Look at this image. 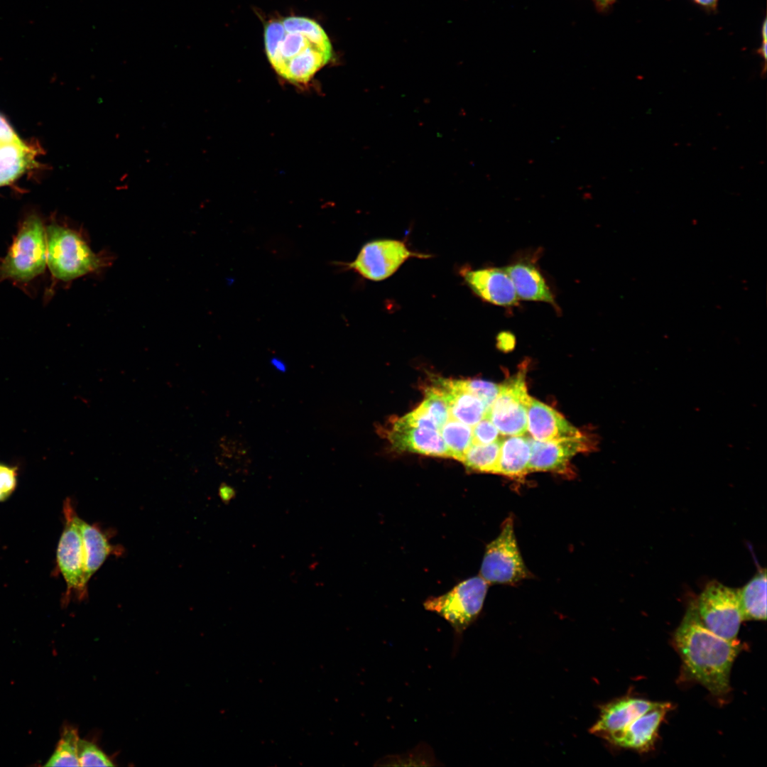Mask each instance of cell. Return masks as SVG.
<instances>
[{
  "instance_id": "obj_7",
  "label": "cell",
  "mask_w": 767,
  "mask_h": 767,
  "mask_svg": "<svg viewBox=\"0 0 767 767\" xmlns=\"http://www.w3.org/2000/svg\"><path fill=\"white\" fill-rule=\"evenodd\" d=\"M695 603L700 619L709 630L725 639L736 640L744 621L736 589L709 582Z\"/></svg>"
},
{
  "instance_id": "obj_20",
  "label": "cell",
  "mask_w": 767,
  "mask_h": 767,
  "mask_svg": "<svg viewBox=\"0 0 767 767\" xmlns=\"http://www.w3.org/2000/svg\"><path fill=\"white\" fill-rule=\"evenodd\" d=\"M85 555V576L88 583L92 575L100 568L107 558L119 552L111 545L108 538L95 525H90L80 518L78 520Z\"/></svg>"
},
{
  "instance_id": "obj_6",
  "label": "cell",
  "mask_w": 767,
  "mask_h": 767,
  "mask_svg": "<svg viewBox=\"0 0 767 767\" xmlns=\"http://www.w3.org/2000/svg\"><path fill=\"white\" fill-rule=\"evenodd\" d=\"M517 544L513 519L509 516L484 554L480 577L488 584H516L530 577Z\"/></svg>"
},
{
  "instance_id": "obj_13",
  "label": "cell",
  "mask_w": 767,
  "mask_h": 767,
  "mask_svg": "<svg viewBox=\"0 0 767 767\" xmlns=\"http://www.w3.org/2000/svg\"><path fill=\"white\" fill-rule=\"evenodd\" d=\"M529 472H562L570 460L578 452L588 449L585 436L550 441H538L530 437Z\"/></svg>"
},
{
  "instance_id": "obj_29",
  "label": "cell",
  "mask_w": 767,
  "mask_h": 767,
  "mask_svg": "<svg viewBox=\"0 0 767 767\" xmlns=\"http://www.w3.org/2000/svg\"><path fill=\"white\" fill-rule=\"evenodd\" d=\"M17 468L0 462V501L8 499L17 485Z\"/></svg>"
},
{
  "instance_id": "obj_23",
  "label": "cell",
  "mask_w": 767,
  "mask_h": 767,
  "mask_svg": "<svg viewBox=\"0 0 767 767\" xmlns=\"http://www.w3.org/2000/svg\"><path fill=\"white\" fill-rule=\"evenodd\" d=\"M502 440L486 445L472 444L462 462L472 471L496 473Z\"/></svg>"
},
{
  "instance_id": "obj_4",
  "label": "cell",
  "mask_w": 767,
  "mask_h": 767,
  "mask_svg": "<svg viewBox=\"0 0 767 767\" xmlns=\"http://www.w3.org/2000/svg\"><path fill=\"white\" fill-rule=\"evenodd\" d=\"M45 234L47 266L56 279L70 281L104 266L102 258L73 229L53 223Z\"/></svg>"
},
{
  "instance_id": "obj_26",
  "label": "cell",
  "mask_w": 767,
  "mask_h": 767,
  "mask_svg": "<svg viewBox=\"0 0 767 767\" xmlns=\"http://www.w3.org/2000/svg\"><path fill=\"white\" fill-rule=\"evenodd\" d=\"M77 756L80 766H113L107 755L95 744L79 739Z\"/></svg>"
},
{
  "instance_id": "obj_25",
  "label": "cell",
  "mask_w": 767,
  "mask_h": 767,
  "mask_svg": "<svg viewBox=\"0 0 767 767\" xmlns=\"http://www.w3.org/2000/svg\"><path fill=\"white\" fill-rule=\"evenodd\" d=\"M79 739L75 728H64L57 747L45 766H80L77 756Z\"/></svg>"
},
{
  "instance_id": "obj_18",
  "label": "cell",
  "mask_w": 767,
  "mask_h": 767,
  "mask_svg": "<svg viewBox=\"0 0 767 767\" xmlns=\"http://www.w3.org/2000/svg\"><path fill=\"white\" fill-rule=\"evenodd\" d=\"M437 381L446 394L450 418L473 427L484 417L486 410L484 403L467 389L463 380Z\"/></svg>"
},
{
  "instance_id": "obj_15",
  "label": "cell",
  "mask_w": 767,
  "mask_h": 767,
  "mask_svg": "<svg viewBox=\"0 0 767 767\" xmlns=\"http://www.w3.org/2000/svg\"><path fill=\"white\" fill-rule=\"evenodd\" d=\"M527 430L534 440L550 441L583 435L551 407L531 398L527 410Z\"/></svg>"
},
{
  "instance_id": "obj_28",
  "label": "cell",
  "mask_w": 767,
  "mask_h": 767,
  "mask_svg": "<svg viewBox=\"0 0 767 767\" xmlns=\"http://www.w3.org/2000/svg\"><path fill=\"white\" fill-rule=\"evenodd\" d=\"M499 431L487 417H484L472 428V443L486 445L499 438Z\"/></svg>"
},
{
  "instance_id": "obj_27",
  "label": "cell",
  "mask_w": 767,
  "mask_h": 767,
  "mask_svg": "<svg viewBox=\"0 0 767 767\" xmlns=\"http://www.w3.org/2000/svg\"><path fill=\"white\" fill-rule=\"evenodd\" d=\"M463 383L468 391L482 401L487 411L499 393L500 385L479 379L463 380Z\"/></svg>"
},
{
  "instance_id": "obj_5",
  "label": "cell",
  "mask_w": 767,
  "mask_h": 767,
  "mask_svg": "<svg viewBox=\"0 0 767 767\" xmlns=\"http://www.w3.org/2000/svg\"><path fill=\"white\" fill-rule=\"evenodd\" d=\"M488 584L480 576L469 578L448 592L429 598L425 602L424 606L427 610L436 612L450 624L457 640L481 611Z\"/></svg>"
},
{
  "instance_id": "obj_21",
  "label": "cell",
  "mask_w": 767,
  "mask_h": 767,
  "mask_svg": "<svg viewBox=\"0 0 767 767\" xmlns=\"http://www.w3.org/2000/svg\"><path fill=\"white\" fill-rule=\"evenodd\" d=\"M744 621L766 619V572L761 570L744 586L737 589Z\"/></svg>"
},
{
  "instance_id": "obj_11",
  "label": "cell",
  "mask_w": 767,
  "mask_h": 767,
  "mask_svg": "<svg viewBox=\"0 0 767 767\" xmlns=\"http://www.w3.org/2000/svg\"><path fill=\"white\" fill-rule=\"evenodd\" d=\"M671 707V703L661 702L625 728L603 737L620 747L647 752L653 748L660 727Z\"/></svg>"
},
{
  "instance_id": "obj_9",
  "label": "cell",
  "mask_w": 767,
  "mask_h": 767,
  "mask_svg": "<svg viewBox=\"0 0 767 767\" xmlns=\"http://www.w3.org/2000/svg\"><path fill=\"white\" fill-rule=\"evenodd\" d=\"M524 369L500 385L496 398L484 415L503 435H521L527 431V410L531 397L528 393Z\"/></svg>"
},
{
  "instance_id": "obj_19",
  "label": "cell",
  "mask_w": 767,
  "mask_h": 767,
  "mask_svg": "<svg viewBox=\"0 0 767 767\" xmlns=\"http://www.w3.org/2000/svg\"><path fill=\"white\" fill-rule=\"evenodd\" d=\"M530 437L511 435L502 439L496 474L521 478L528 472Z\"/></svg>"
},
{
  "instance_id": "obj_24",
  "label": "cell",
  "mask_w": 767,
  "mask_h": 767,
  "mask_svg": "<svg viewBox=\"0 0 767 767\" xmlns=\"http://www.w3.org/2000/svg\"><path fill=\"white\" fill-rule=\"evenodd\" d=\"M440 433L451 455V458L461 462L472 444V427L450 417Z\"/></svg>"
},
{
  "instance_id": "obj_14",
  "label": "cell",
  "mask_w": 767,
  "mask_h": 767,
  "mask_svg": "<svg viewBox=\"0 0 767 767\" xmlns=\"http://www.w3.org/2000/svg\"><path fill=\"white\" fill-rule=\"evenodd\" d=\"M388 437L393 447L399 451L451 458L447 447L437 430L410 426L397 419L389 430Z\"/></svg>"
},
{
  "instance_id": "obj_2",
  "label": "cell",
  "mask_w": 767,
  "mask_h": 767,
  "mask_svg": "<svg viewBox=\"0 0 767 767\" xmlns=\"http://www.w3.org/2000/svg\"><path fill=\"white\" fill-rule=\"evenodd\" d=\"M674 643L687 675L715 696L730 690V673L741 646L709 630L692 602L674 634Z\"/></svg>"
},
{
  "instance_id": "obj_35",
  "label": "cell",
  "mask_w": 767,
  "mask_h": 767,
  "mask_svg": "<svg viewBox=\"0 0 767 767\" xmlns=\"http://www.w3.org/2000/svg\"><path fill=\"white\" fill-rule=\"evenodd\" d=\"M597 6L602 9L611 6L615 0H594Z\"/></svg>"
},
{
  "instance_id": "obj_8",
  "label": "cell",
  "mask_w": 767,
  "mask_h": 767,
  "mask_svg": "<svg viewBox=\"0 0 767 767\" xmlns=\"http://www.w3.org/2000/svg\"><path fill=\"white\" fill-rule=\"evenodd\" d=\"M64 529L57 549L58 567L66 582L65 598L68 601L72 593L80 599L85 597L87 582L85 576V555L79 517L70 500L63 504Z\"/></svg>"
},
{
  "instance_id": "obj_34",
  "label": "cell",
  "mask_w": 767,
  "mask_h": 767,
  "mask_svg": "<svg viewBox=\"0 0 767 767\" xmlns=\"http://www.w3.org/2000/svg\"><path fill=\"white\" fill-rule=\"evenodd\" d=\"M697 5L708 11H714L717 6L718 0H692Z\"/></svg>"
},
{
  "instance_id": "obj_12",
  "label": "cell",
  "mask_w": 767,
  "mask_h": 767,
  "mask_svg": "<svg viewBox=\"0 0 767 767\" xmlns=\"http://www.w3.org/2000/svg\"><path fill=\"white\" fill-rule=\"evenodd\" d=\"M461 273L473 293L484 301L506 308L518 304L515 288L504 268H465Z\"/></svg>"
},
{
  "instance_id": "obj_10",
  "label": "cell",
  "mask_w": 767,
  "mask_h": 767,
  "mask_svg": "<svg viewBox=\"0 0 767 767\" xmlns=\"http://www.w3.org/2000/svg\"><path fill=\"white\" fill-rule=\"evenodd\" d=\"M411 257L428 256L410 251L398 240L376 239L364 245L357 258L345 265L366 279L379 281L392 276Z\"/></svg>"
},
{
  "instance_id": "obj_3",
  "label": "cell",
  "mask_w": 767,
  "mask_h": 767,
  "mask_svg": "<svg viewBox=\"0 0 767 767\" xmlns=\"http://www.w3.org/2000/svg\"><path fill=\"white\" fill-rule=\"evenodd\" d=\"M47 265L45 228L36 214L21 223L6 256L0 261V281L28 283L41 275Z\"/></svg>"
},
{
  "instance_id": "obj_36",
  "label": "cell",
  "mask_w": 767,
  "mask_h": 767,
  "mask_svg": "<svg viewBox=\"0 0 767 767\" xmlns=\"http://www.w3.org/2000/svg\"><path fill=\"white\" fill-rule=\"evenodd\" d=\"M272 363L273 364V365H274V366H276V368H277L278 369H281V370H284V369H285V366H284V364H283V363L280 362V361H279L278 360H276V359H273V361H272Z\"/></svg>"
},
{
  "instance_id": "obj_31",
  "label": "cell",
  "mask_w": 767,
  "mask_h": 767,
  "mask_svg": "<svg viewBox=\"0 0 767 767\" xmlns=\"http://www.w3.org/2000/svg\"><path fill=\"white\" fill-rule=\"evenodd\" d=\"M514 336L508 332H501L497 337V345L500 349L507 352L511 350L515 345Z\"/></svg>"
},
{
  "instance_id": "obj_17",
  "label": "cell",
  "mask_w": 767,
  "mask_h": 767,
  "mask_svg": "<svg viewBox=\"0 0 767 767\" xmlns=\"http://www.w3.org/2000/svg\"><path fill=\"white\" fill-rule=\"evenodd\" d=\"M503 268L509 276L519 300L543 302L556 308L554 295L533 261L521 260Z\"/></svg>"
},
{
  "instance_id": "obj_22",
  "label": "cell",
  "mask_w": 767,
  "mask_h": 767,
  "mask_svg": "<svg viewBox=\"0 0 767 767\" xmlns=\"http://www.w3.org/2000/svg\"><path fill=\"white\" fill-rule=\"evenodd\" d=\"M29 148L20 139L0 148V186L19 176L28 165Z\"/></svg>"
},
{
  "instance_id": "obj_16",
  "label": "cell",
  "mask_w": 767,
  "mask_h": 767,
  "mask_svg": "<svg viewBox=\"0 0 767 767\" xmlns=\"http://www.w3.org/2000/svg\"><path fill=\"white\" fill-rule=\"evenodd\" d=\"M660 702L635 697L615 700L602 707L599 718L591 732L604 736L619 731Z\"/></svg>"
},
{
  "instance_id": "obj_30",
  "label": "cell",
  "mask_w": 767,
  "mask_h": 767,
  "mask_svg": "<svg viewBox=\"0 0 767 767\" xmlns=\"http://www.w3.org/2000/svg\"><path fill=\"white\" fill-rule=\"evenodd\" d=\"M20 140L8 121L0 115V148Z\"/></svg>"
},
{
  "instance_id": "obj_33",
  "label": "cell",
  "mask_w": 767,
  "mask_h": 767,
  "mask_svg": "<svg viewBox=\"0 0 767 767\" xmlns=\"http://www.w3.org/2000/svg\"><path fill=\"white\" fill-rule=\"evenodd\" d=\"M761 37H762V42H761V47L758 49V52L760 54L761 57H762L763 58L764 62H765L764 63L766 65V19L763 21V26H762Z\"/></svg>"
},
{
  "instance_id": "obj_32",
  "label": "cell",
  "mask_w": 767,
  "mask_h": 767,
  "mask_svg": "<svg viewBox=\"0 0 767 767\" xmlns=\"http://www.w3.org/2000/svg\"><path fill=\"white\" fill-rule=\"evenodd\" d=\"M219 496L225 504L229 503L236 496L233 487L226 483H222L219 488Z\"/></svg>"
},
{
  "instance_id": "obj_1",
  "label": "cell",
  "mask_w": 767,
  "mask_h": 767,
  "mask_svg": "<svg viewBox=\"0 0 767 767\" xmlns=\"http://www.w3.org/2000/svg\"><path fill=\"white\" fill-rule=\"evenodd\" d=\"M268 60L283 78L306 83L331 59L332 48L323 28L308 18L292 16L268 23L264 30Z\"/></svg>"
}]
</instances>
